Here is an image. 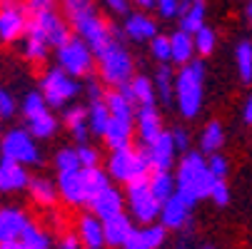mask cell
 <instances>
[{"label": "cell", "instance_id": "obj_43", "mask_svg": "<svg viewBox=\"0 0 252 249\" xmlns=\"http://www.w3.org/2000/svg\"><path fill=\"white\" fill-rule=\"evenodd\" d=\"M210 197L218 202V204H225V202L230 199V190H227V185L220 182V180H215L212 187H210Z\"/></svg>", "mask_w": 252, "mask_h": 249}, {"label": "cell", "instance_id": "obj_3", "mask_svg": "<svg viewBox=\"0 0 252 249\" xmlns=\"http://www.w3.org/2000/svg\"><path fill=\"white\" fill-rule=\"evenodd\" d=\"M202 73L205 67L200 60L190 62L177 78V97H180V110L185 117H195L202 102Z\"/></svg>", "mask_w": 252, "mask_h": 249}, {"label": "cell", "instance_id": "obj_45", "mask_svg": "<svg viewBox=\"0 0 252 249\" xmlns=\"http://www.w3.org/2000/svg\"><path fill=\"white\" fill-rule=\"evenodd\" d=\"M75 155H78V162H80L83 169H93L95 162H97V155H95V150H90V147H80Z\"/></svg>", "mask_w": 252, "mask_h": 249}, {"label": "cell", "instance_id": "obj_22", "mask_svg": "<svg viewBox=\"0 0 252 249\" xmlns=\"http://www.w3.org/2000/svg\"><path fill=\"white\" fill-rule=\"evenodd\" d=\"M25 32H28L25 53H28L30 57H43L45 50H48V43H45V35H43V30L38 28V23H35V20L25 23Z\"/></svg>", "mask_w": 252, "mask_h": 249}, {"label": "cell", "instance_id": "obj_5", "mask_svg": "<svg viewBox=\"0 0 252 249\" xmlns=\"http://www.w3.org/2000/svg\"><path fill=\"white\" fill-rule=\"evenodd\" d=\"M100 65H102V75L107 83H118V85H125L127 78H130V70H132V62H130V55L123 50L120 43H107V48L100 53Z\"/></svg>", "mask_w": 252, "mask_h": 249}, {"label": "cell", "instance_id": "obj_47", "mask_svg": "<svg viewBox=\"0 0 252 249\" xmlns=\"http://www.w3.org/2000/svg\"><path fill=\"white\" fill-rule=\"evenodd\" d=\"M13 110H15L13 97H10L5 90H0V117H10V115H13Z\"/></svg>", "mask_w": 252, "mask_h": 249}, {"label": "cell", "instance_id": "obj_40", "mask_svg": "<svg viewBox=\"0 0 252 249\" xmlns=\"http://www.w3.org/2000/svg\"><path fill=\"white\" fill-rule=\"evenodd\" d=\"M142 239H145L148 249H158L165 239V229L162 227H148V229H142Z\"/></svg>", "mask_w": 252, "mask_h": 249}, {"label": "cell", "instance_id": "obj_28", "mask_svg": "<svg viewBox=\"0 0 252 249\" xmlns=\"http://www.w3.org/2000/svg\"><path fill=\"white\" fill-rule=\"evenodd\" d=\"M202 18H205V5H202V3H192L190 10H188L185 18H183V30H180V32H185V35L197 32V30L202 28Z\"/></svg>", "mask_w": 252, "mask_h": 249}, {"label": "cell", "instance_id": "obj_6", "mask_svg": "<svg viewBox=\"0 0 252 249\" xmlns=\"http://www.w3.org/2000/svg\"><path fill=\"white\" fill-rule=\"evenodd\" d=\"M127 194H130V204H132V212L137 215V220L153 222L160 215V204L150 194L148 180H132V182H127Z\"/></svg>", "mask_w": 252, "mask_h": 249}, {"label": "cell", "instance_id": "obj_51", "mask_svg": "<svg viewBox=\"0 0 252 249\" xmlns=\"http://www.w3.org/2000/svg\"><path fill=\"white\" fill-rule=\"evenodd\" d=\"M60 249H78V239H75V237H65Z\"/></svg>", "mask_w": 252, "mask_h": 249}, {"label": "cell", "instance_id": "obj_1", "mask_svg": "<svg viewBox=\"0 0 252 249\" xmlns=\"http://www.w3.org/2000/svg\"><path fill=\"white\" fill-rule=\"evenodd\" d=\"M212 177L202 162L200 155H188L180 165V174H177V197L183 199L188 207L195 204V199L200 197H207L210 194V187H212Z\"/></svg>", "mask_w": 252, "mask_h": 249}, {"label": "cell", "instance_id": "obj_20", "mask_svg": "<svg viewBox=\"0 0 252 249\" xmlns=\"http://www.w3.org/2000/svg\"><path fill=\"white\" fill-rule=\"evenodd\" d=\"M132 160H135V152H132L130 147L118 150V152L110 157V174L118 177V180L130 182V177H132Z\"/></svg>", "mask_w": 252, "mask_h": 249}, {"label": "cell", "instance_id": "obj_32", "mask_svg": "<svg viewBox=\"0 0 252 249\" xmlns=\"http://www.w3.org/2000/svg\"><path fill=\"white\" fill-rule=\"evenodd\" d=\"M220 145H222V127L218 122H210L205 135H202V150L205 152H215Z\"/></svg>", "mask_w": 252, "mask_h": 249}, {"label": "cell", "instance_id": "obj_36", "mask_svg": "<svg viewBox=\"0 0 252 249\" xmlns=\"http://www.w3.org/2000/svg\"><path fill=\"white\" fill-rule=\"evenodd\" d=\"M212 45H215V32H212L210 28H200V30L195 32V43H192V48H197L202 55H210Z\"/></svg>", "mask_w": 252, "mask_h": 249}, {"label": "cell", "instance_id": "obj_14", "mask_svg": "<svg viewBox=\"0 0 252 249\" xmlns=\"http://www.w3.org/2000/svg\"><path fill=\"white\" fill-rule=\"evenodd\" d=\"M25 185H28V174L23 172V167L3 157V162H0V190L10 192V190H20Z\"/></svg>", "mask_w": 252, "mask_h": 249}, {"label": "cell", "instance_id": "obj_23", "mask_svg": "<svg viewBox=\"0 0 252 249\" xmlns=\"http://www.w3.org/2000/svg\"><path fill=\"white\" fill-rule=\"evenodd\" d=\"M148 185H150V194L155 197L158 204L167 202L175 194L172 192V177L167 172H155V177H153V180H148Z\"/></svg>", "mask_w": 252, "mask_h": 249}, {"label": "cell", "instance_id": "obj_35", "mask_svg": "<svg viewBox=\"0 0 252 249\" xmlns=\"http://www.w3.org/2000/svg\"><path fill=\"white\" fill-rule=\"evenodd\" d=\"M30 192H32L35 199L43 202V204H50L55 199V190H53V185L48 180H32L30 182Z\"/></svg>", "mask_w": 252, "mask_h": 249}, {"label": "cell", "instance_id": "obj_37", "mask_svg": "<svg viewBox=\"0 0 252 249\" xmlns=\"http://www.w3.org/2000/svg\"><path fill=\"white\" fill-rule=\"evenodd\" d=\"M23 110H25L28 120H32V117H38L40 112H45V100H43L40 95H35V92H30V95L25 97V105H23Z\"/></svg>", "mask_w": 252, "mask_h": 249}, {"label": "cell", "instance_id": "obj_44", "mask_svg": "<svg viewBox=\"0 0 252 249\" xmlns=\"http://www.w3.org/2000/svg\"><path fill=\"white\" fill-rule=\"evenodd\" d=\"M153 55L158 60H170V40L167 38H153Z\"/></svg>", "mask_w": 252, "mask_h": 249}, {"label": "cell", "instance_id": "obj_2", "mask_svg": "<svg viewBox=\"0 0 252 249\" xmlns=\"http://www.w3.org/2000/svg\"><path fill=\"white\" fill-rule=\"evenodd\" d=\"M65 10L70 13V18H73V23L80 30V35L90 43L95 55H100L107 48V43H113V38L105 30V25L97 20V15H93V5L90 3H85V0H70V3H65Z\"/></svg>", "mask_w": 252, "mask_h": 249}, {"label": "cell", "instance_id": "obj_34", "mask_svg": "<svg viewBox=\"0 0 252 249\" xmlns=\"http://www.w3.org/2000/svg\"><path fill=\"white\" fill-rule=\"evenodd\" d=\"M237 65H240V75L250 83L252 80V45L242 43L237 48Z\"/></svg>", "mask_w": 252, "mask_h": 249}, {"label": "cell", "instance_id": "obj_18", "mask_svg": "<svg viewBox=\"0 0 252 249\" xmlns=\"http://www.w3.org/2000/svg\"><path fill=\"white\" fill-rule=\"evenodd\" d=\"M130 229H132L130 227V220L125 215H115L110 220H105V224H102V239L107 244H123L125 237L130 234Z\"/></svg>", "mask_w": 252, "mask_h": 249}, {"label": "cell", "instance_id": "obj_53", "mask_svg": "<svg viewBox=\"0 0 252 249\" xmlns=\"http://www.w3.org/2000/svg\"><path fill=\"white\" fill-rule=\"evenodd\" d=\"M140 5H142V8H155L158 3H153V0H142V3H140Z\"/></svg>", "mask_w": 252, "mask_h": 249}, {"label": "cell", "instance_id": "obj_27", "mask_svg": "<svg viewBox=\"0 0 252 249\" xmlns=\"http://www.w3.org/2000/svg\"><path fill=\"white\" fill-rule=\"evenodd\" d=\"M107 112H110L113 120H123V122H132V105L125 102L120 95H110L107 97Z\"/></svg>", "mask_w": 252, "mask_h": 249}, {"label": "cell", "instance_id": "obj_19", "mask_svg": "<svg viewBox=\"0 0 252 249\" xmlns=\"http://www.w3.org/2000/svg\"><path fill=\"white\" fill-rule=\"evenodd\" d=\"M60 192L65 194L67 202H85V192H83V177H80V169L78 172H65L60 174Z\"/></svg>", "mask_w": 252, "mask_h": 249}, {"label": "cell", "instance_id": "obj_54", "mask_svg": "<svg viewBox=\"0 0 252 249\" xmlns=\"http://www.w3.org/2000/svg\"><path fill=\"white\" fill-rule=\"evenodd\" d=\"M247 18H250V23H252V3L247 5Z\"/></svg>", "mask_w": 252, "mask_h": 249}, {"label": "cell", "instance_id": "obj_12", "mask_svg": "<svg viewBox=\"0 0 252 249\" xmlns=\"http://www.w3.org/2000/svg\"><path fill=\"white\" fill-rule=\"evenodd\" d=\"M172 152H175V147H172V135L162 132V135L153 142V145H150V150H148L150 165H153L158 172H167L170 165H172Z\"/></svg>", "mask_w": 252, "mask_h": 249}, {"label": "cell", "instance_id": "obj_48", "mask_svg": "<svg viewBox=\"0 0 252 249\" xmlns=\"http://www.w3.org/2000/svg\"><path fill=\"white\" fill-rule=\"evenodd\" d=\"M158 8H160L162 18H175L177 15V3L175 0H162V3H158Z\"/></svg>", "mask_w": 252, "mask_h": 249}, {"label": "cell", "instance_id": "obj_10", "mask_svg": "<svg viewBox=\"0 0 252 249\" xmlns=\"http://www.w3.org/2000/svg\"><path fill=\"white\" fill-rule=\"evenodd\" d=\"M28 227V220L23 212L18 209H3L0 212V244H10L18 242L23 229Z\"/></svg>", "mask_w": 252, "mask_h": 249}, {"label": "cell", "instance_id": "obj_25", "mask_svg": "<svg viewBox=\"0 0 252 249\" xmlns=\"http://www.w3.org/2000/svg\"><path fill=\"white\" fill-rule=\"evenodd\" d=\"M192 55V38L185 32H175L170 38V57L177 62H188Z\"/></svg>", "mask_w": 252, "mask_h": 249}, {"label": "cell", "instance_id": "obj_31", "mask_svg": "<svg viewBox=\"0 0 252 249\" xmlns=\"http://www.w3.org/2000/svg\"><path fill=\"white\" fill-rule=\"evenodd\" d=\"M130 90H132V97H135V102L140 100L142 102V108H153V85H150V80H145V78H135V83L130 85Z\"/></svg>", "mask_w": 252, "mask_h": 249}, {"label": "cell", "instance_id": "obj_46", "mask_svg": "<svg viewBox=\"0 0 252 249\" xmlns=\"http://www.w3.org/2000/svg\"><path fill=\"white\" fill-rule=\"evenodd\" d=\"M123 247L125 249H148L145 247V239H142V232H137V229H130V234L125 237Z\"/></svg>", "mask_w": 252, "mask_h": 249}, {"label": "cell", "instance_id": "obj_30", "mask_svg": "<svg viewBox=\"0 0 252 249\" xmlns=\"http://www.w3.org/2000/svg\"><path fill=\"white\" fill-rule=\"evenodd\" d=\"M107 122H110V112H107V108L100 100L93 102V108H90V130L97 132V135H105Z\"/></svg>", "mask_w": 252, "mask_h": 249}, {"label": "cell", "instance_id": "obj_17", "mask_svg": "<svg viewBox=\"0 0 252 249\" xmlns=\"http://www.w3.org/2000/svg\"><path fill=\"white\" fill-rule=\"evenodd\" d=\"M80 177H83V192H85V202L93 204V199L105 192L107 187H110V182H107V174H102L100 169H80Z\"/></svg>", "mask_w": 252, "mask_h": 249}, {"label": "cell", "instance_id": "obj_21", "mask_svg": "<svg viewBox=\"0 0 252 249\" xmlns=\"http://www.w3.org/2000/svg\"><path fill=\"white\" fill-rule=\"evenodd\" d=\"M140 132H142V139L153 145V142L162 135L160 130V117L155 112V108H142L140 110Z\"/></svg>", "mask_w": 252, "mask_h": 249}, {"label": "cell", "instance_id": "obj_4", "mask_svg": "<svg viewBox=\"0 0 252 249\" xmlns=\"http://www.w3.org/2000/svg\"><path fill=\"white\" fill-rule=\"evenodd\" d=\"M25 13H30L32 20L38 23V28L43 30L48 45L63 48V45L70 40L65 25L58 20V15H53V5H50V3H45V0H35V3H28V5H25Z\"/></svg>", "mask_w": 252, "mask_h": 249}, {"label": "cell", "instance_id": "obj_26", "mask_svg": "<svg viewBox=\"0 0 252 249\" xmlns=\"http://www.w3.org/2000/svg\"><path fill=\"white\" fill-rule=\"evenodd\" d=\"M80 234H83V242L88 244V249H97L105 239H102V224L93 217H85L83 224H80Z\"/></svg>", "mask_w": 252, "mask_h": 249}, {"label": "cell", "instance_id": "obj_39", "mask_svg": "<svg viewBox=\"0 0 252 249\" xmlns=\"http://www.w3.org/2000/svg\"><path fill=\"white\" fill-rule=\"evenodd\" d=\"M207 167V172H210V177L212 180H225V174H227V162H225V157H220V155H212L210 157V165H205Z\"/></svg>", "mask_w": 252, "mask_h": 249}, {"label": "cell", "instance_id": "obj_49", "mask_svg": "<svg viewBox=\"0 0 252 249\" xmlns=\"http://www.w3.org/2000/svg\"><path fill=\"white\" fill-rule=\"evenodd\" d=\"M172 147L188 150V135H185L183 130H175V132H172Z\"/></svg>", "mask_w": 252, "mask_h": 249}, {"label": "cell", "instance_id": "obj_8", "mask_svg": "<svg viewBox=\"0 0 252 249\" xmlns=\"http://www.w3.org/2000/svg\"><path fill=\"white\" fill-rule=\"evenodd\" d=\"M3 155H5V160H10L15 165L38 160V150H35V145L30 142L28 132H23V130H15L3 139Z\"/></svg>", "mask_w": 252, "mask_h": 249}, {"label": "cell", "instance_id": "obj_29", "mask_svg": "<svg viewBox=\"0 0 252 249\" xmlns=\"http://www.w3.org/2000/svg\"><path fill=\"white\" fill-rule=\"evenodd\" d=\"M20 237H23L20 244H23L25 249H50V239H48L40 229H35L32 224H28Z\"/></svg>", "mask_w": 252, "mask_h": 249}, {"label": "cell", "instance_id": "obj_42", "mask_svg": "<svg viewBox=\"0 0 252 249\" xmlns=\"http://www.w3.org/2000/svg\"><path fill=\"white\" fill-rule=\"evenodd\" d=\"M158 90H160V97L165 102H170V70L167 67L158 70Z\"/></svg>", "mask_w": 252, "mask_h": 249}, {"label": "cell", "instance_id": "obj_7", "mask_svg": "<svg viewBox=\"0 0 252 249\" xmlns=\"http://www.w3.org/2000/svg\"><path fill=\"white\" fill-rule=\"evenodd\" d=\"M60 65L67 70L70 75H85L90 73V65H93V55L88 50V45L83 40H67L60 48Z\"/></svg>", "mask_w": 252, "mask_h": 249}, {"label": "cell", "instance_id": "obj_15", "mask_svg": "<svg viewBox=\"0 0 252 249\" xmlns=\"http://www.w3.org/2000/svg\"><path fill=\"white\" fill-rule=\"evenodd\" d=\"M93 209H95V215H100L102 220H110V217L120 215L123 199H120V194H118L113 187H107L105 192H100V194L93 199Z\"/></svg>", "mask_w": 252, "mask_h": 249}, {"label": "cell", "instance_id": "obj_11", "mask_svg": "<svg viewBox=\"0 0 252 249\" xmlns=\"http://www.w3.org/2000/svg\"><path fill=\"white\" fill-rule=\"evenodd\" d=\"M23 30H25L23 10L18 5L5 3L3 8H0V38L3 40H15Z\"/></svg>", "mask_w": 252, "mask_h": 249}, {"label": "cell", "instance_id": "obj_55", "mask_svg": "<svg viewBox=\"0 0 252 249\" xmlns=\"http://www.w3.org/2000/svg\"><path fill=\"white\" fill-rule=\"evenodd\" d=\"M207 249H210V247H207Z\"/></svg>", "mask_w": 252, "mask_h": 249}, {"label": "cell", "instance_id": "obj_9", "mask_svg": "<svg viewBox=\"0 0 252 249\" xmlns=\"http://www.w3.org/2000/svg\"><path fill=\"white\" fill-rule=\"evenodd\" d=\"M75 92H78V85L70 80L63 70H53V73L45 78V83H43V95H45V100L53 105V108H60V105L67 97H73Z\"/></svg>", "mask_w": 252, "mask_h": 249}, {"label": "cell", "instance_id": "obj_52", "mask_svg": "<svg viewBox=\"0 0 252 249\" xmlns=\"http://www.w3.org/2000/svg\"><path fill=\"white\" fill-rule=\"evenodd\" d=\"M245 117H247V122H252V97H250L247 105H245Z\"/></svg>", "mask_w": 252, "mask_h": 249}, {"label": "cell", "instance_id": "obj_33", "mask_svg": "<svg viewBox=\"0 0 252 249\" xmlns=\"http://www.w3.org/2000/svg\"><path fill=\"white\" fill-rule=\"evenodd\" d=\"M53 130H55V120H53V115H48V110L30 120V132L38 137H48V135H53Z\"/></svg>", "mask_w": 252, "mask_h": 249}, {"label": "cell", "instance_id": "obj_24", "mask_svg": "<svg viewBox=\"0 0 252 249\" xmlns=\"http://www.w3.org/2000/svg\"><path fill=\"white\" fill-rule=\"evenodd\" d=\"M125 30H127L130 38L145 40V38H150V35H155V23L150 18H145V15H130Z\"/></svg>", "mask_w": 252, "mask_h": 249}, {"label": "cell", "instance_id": "obj_41", "mask_svg": "<svg viewBox=\"0 0 252 249\" xmlns=\"http://www.w3.org/2000/svg\"><path fill=\"white\" fill-rule=\"evenodd\" d=\"M85 120H88V115H85V110L83 108H75V110H70L67 115H65V122H67V127L70 130H80V127H85Z\"/></svg>", "mask_w": 252, "mask_h": 249}, {"label": "cell", "instance_id": "obj_16", "mask_svg": "<svg viewBox=\"0 0 252 249\" xmlns=\"http://www.w3.org/2000/svg\"><path fill=\"white\" fill-rule=\"evenodd\" d=\"M130 132H132V122H123V120L110 117V122L105 127V139H107V145L118 152V150H125L130 145Z\"/></svg>", "mask_w": 252, "mask_h": 249}, {"label": "cell", "instance_id": "obj_38", "mask_svg": "<svg viewBox=\"0 0 252 249\" xmlns=\"http://www.w3.org/2000/svg\"><path fill=\"white\" fill-rule=\"evenodd\" d=\"M58 167H60L63 174H65V172H78V169H80L78 155H75L73 150H63V152L58 155Z\"/></svg>", "mask_w": 252, "mask_h": 249}, {"label": "cell", "instance_id": "obj_13", "mask_svg": "<svg viewBox=\"0 0 252 249\" xmlns=\"http://www.w3.org/2000/svg\"><path fill=\"white\" fill-rule=\"evenodd\" d=\"M160 217H162V229L165 227H183L190 217V207L177 194H172L167 202L160 204Z\"/></svg>", "mask_w": 252, "mask_h": 249}, {"label": "cell", "instance_id": "obj_50", "mask_svg": "<svg viewBox=\"0 0 252 249\" xmlns=\"http://www.w3.org/2000/svg\"><path fill=\"white\" fill-rule=\"evenodd\" d=\"M107 8L118 10V13H125V10H127V3H123V0H110V3H107Z\"/></svg>", "mask_w": 252, "mask_h": 249}]
</instances>
